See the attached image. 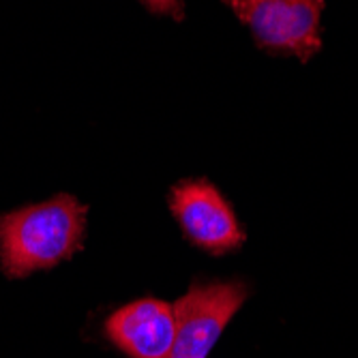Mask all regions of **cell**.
I'll list each match as a JSON object with an SVG mask.
<instances>
[{
  "instance_id": "cell-1",
  "label": "cell",
  "mask_w": 358,
  "mask_h": 358,
  "mask_svg": "<svg viewBox=\"0 0 358 358\" xmlns=\"http://www.w3.org/2000/svg\"><path fill=\"white\" fill-rule=\"evenodd\" d=\"M88 206L56 195L0 215V268L9 279L50 271L84 247Z\"/></svg>"
},
{
  "instance_id": "cell-2",
  "label": "cell",
  "mask_w": 358,
  "mask_h": 358,
  "mask_svg": "<svg viewBox=\"0 0 358 358\" xmlns=\"http://www.w3.org/2000/svg\"><path fill=\"white\" fill-rule=\"evenodd\" d=\"M251 30L255 43L309 62L322 48L324 0H223Z\"/></svg>"
},
{
  "instance_id": "cell-3",
  "label": "cell",
  "mask_w": 358,
  "mask_h": 358,
  "mask_svg": "<svg viewBox=\"0 0 358 358\" xmlns=\"http://www.w3.org/2000/svg\"><path fill=\"white\" fill-rule=\"evenodd\" d=\"M247 296L249 287L238 279L193 283L174 305L176 339L170 358H206Z\"/></svg>"
},
{
  "instance_id": "cell-4",
  "label": "cell",
  "mask_w": 358,
  "mask_h": 358,
  "mask_svg": "<svg viewBox=\"0 0 358 358\" xmlns=\"http://www.w3.org/2000/svg\"><path fill=\"white\" fill-rule=\"evenodd\" d=\"M170 210L185 238L210 255H225L245 245V230L221 191L208 182L182 180L170 193Z\"/></svg>"
},
{
  "instance_id": "cell-5",
  "label": "cell",
  "mask_w": 358,
  "mask_h": 358,
  "mask_svg": "<svg viewBox=\"0 0 358 358\" xmlns=\"http://www.w3.org/2000/svg\"><path fill=\"white\" fill-rule=\"evenodd\" d=\"M106 337L129 358H170L176 339L174 307L161 299H138L106 320Z\"/></svg>"
},
{
  "instance_id": "cell-6",
  "label": "cell",
  "mask_w": 358,
  "mask_h": 358,
  "mask_svg": "<svg viewBox=\"0 0 358 358\" xmlns=\"http://www.w3.org/2000/svg\"><path fill=\"white\" fill-rule=\"evenodd\" d=\"M146 9L157 15H170L174 20H182V0H142Z\"/></svg>"
}]
</instances>
